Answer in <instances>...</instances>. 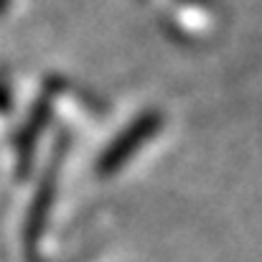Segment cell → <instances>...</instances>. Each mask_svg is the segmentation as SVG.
Returning a JSON list of instances; mask_svg holds the SVG:
<instances>
[{"instance_id":"obj_1","label":"cell","mask_w":262,"mask_h":262,"mask_svg":"<svg viewBox=\"0 0 262 262\" xmlns=\"http://www.w3.org/2000/svg\"><path fill=\"white\" fill-rule=\"evenodd\" d=\"M163 127V115L158 112V110H143L104 150H102V156L97 158V166H94V171L99 178H107V176L117 173L145 143H150L156 135H158V130Z\"/></svg>"},{"instance_id":"obj_2","label":"cell","mask_w":262,"mask_h":262,"mask_svg":"<svg viewBox=\"0 0 262 262\" xmlns=\"http://www.w3.org/2000/svg\"><path fill=\"white\" fill-rule=\"evenodd\" d=\"M67 145H69V138H59L56 148H54V156H51V163L46 168V173L38 183V191L31 201V209H28V219H26V227H23V245H26V257L28 262H38V245H41V237H43V229H46V222H49V211L54 206V193H56V183H59V168H61V153H67Z\"/></svg>"},{"instance_id":"obj_3","label":"cell","mask_w":262,"mask_h":262,"mask_svg":"<svg viewBox=\"0 0 262 262\" xmlns=\"http://www.w3.org/2000/svg\"><path fill=\"white\" fill-rule=\"evenodd\" d=\"M51 117V89L41 92V97L33 102L31 107V115L26 117V122L20 125L18 135H15V153H18V173L26 176L31 168V161H33V150H36V143H38V135L41 130L46 127Z\"/></svg>"},{"instance_id":"obj_4","label":"cell","mask_w":262,"mask_h":262,"mask_svg":"<svg viewBox=\"0 0 262 262\" xmlns=\"http://www.w3.org/2000/svg\"><path fill=\"white\" fill-rule=\"evenodd\" d=\"M8 110H10V89L0 79V112H8Z\"/></svg>"}]
</instances>
